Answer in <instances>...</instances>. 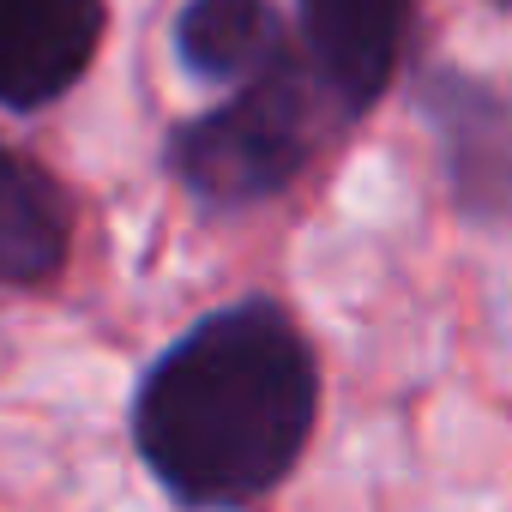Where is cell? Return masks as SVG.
I'll return each instance as SVG.
<instances>
[{
	"mask_svg": "<svg viewBox=\"0 0 512 512\" xmlns=\"http://www.w3.org/2000/svg\"><path fill=\"white\" fill-rule=\"evenodd\" d=\"M320 428V356L272 296H241L169 338L133 386V452L181 512L278 494Z\"/></svg>",
	"mask_w": 512,
	"mask_h": 512,
	"instance_id": "6da1fadb",
	"label": "cell"
},
{
	"mask_svg": "<svg viewBox=\"0 0 512 512\" xmlns=\"http://www.w3.org/2000/svg\"><path fill=\"white\" fill-rule=\"evenodd\" d=\"M332 103L314 79V67H290L272 79H253L241 91H223L211 109L187 115L163 139V169L175 187L205 211H247L290 193L326 127Z\"/></svg>",
	"mask_w": 512,
	"mask_h": 512,
	"instance_id": "7a4b0ae2",
	"label": "cell"
},
{
	"mask_svg": "<svg viewBox=\"0 0 512 512\" xmlns=\"http://www.w3.org/2000/svg\"><path fill=\"white\" fill-rule=\"evenodd\" d=\"M452 211L476 229H512V91L464 73V67H428L410 91Z\"/></svg>",
	"mask_w": 512,
	"mask_h": 512,
	"instance_id": "3957f363",
	"label": "cell"
},
{
	"mask_svg": "<svg viewBox=\"0 0 512 512\" xmlns=\"http://www.w3.org/2000/svg\"><path fill=\"white\" fill-rule=\"evenodd\" d=\"M422 0H296L302 55L338 121H362L392 79L404 73V49Z\"/></svg>",
	"mask_w": 512,
	"mask_h": 512,
	"instance_id": "277c9868",
	"label": "cell"
},
{
	"mask_svg": "<svg viewBox=\"0 0 512 512\" xmlns=\"http://www.w3.org/2000/svg\"><path fill=\"white\" fill-rule=\"evenodd\" d=\"M109 0H0V109L37 115L97 61Z\"/></svg>",
	"mask_w": 512,
	"mask_h": 512,
	"instance_id": "5b68a950",
	"label": "cell"
},
{
	"mask_svg": "<svg viewBox=\"0 0 512 512\" xmlns=\"http://www.w3.org/2000/svg\"><path fill=\"white\" fill-rule=\"evenodd\" d=\"M175 61L199 85L241 91L302 67L308 55L278 0H187L175 13Z\"/></svg>",
	"mask_w": 512,
	"mask_h": 512,
	"instance_id": "8992f818",
	"label": "cell"
},
{
	"mask_svg": "<svg viewBox=\"0 0 512 512\" xmlns=\"http://www.w3.org/2000/svg\"><path fill=\"white\" fill-rule=\"evenodd\" d=\"M73 253V193L43 157L0 133V290H37L61 278Z\"/></svg>",
	"mask_w": 512,
	"mask_h": 512,
	"instance_id": "52a82bcc",
	"label": "cell"
},
{
	"mask_svg": "<svg viewBox=\"0 0 512 512\" xmlns=\"http://www.w3.org/2000/svg\"><path fill=\"white\" fill-rule=\"evenodd\" d=\"M500 7H506V13H512V0H500Z\"/></svg>",
	"mask_w": 512,
	"mask_h": 512,
	"instance_id": "ba28073f",
	"label": "cell"
}]
</instances>
